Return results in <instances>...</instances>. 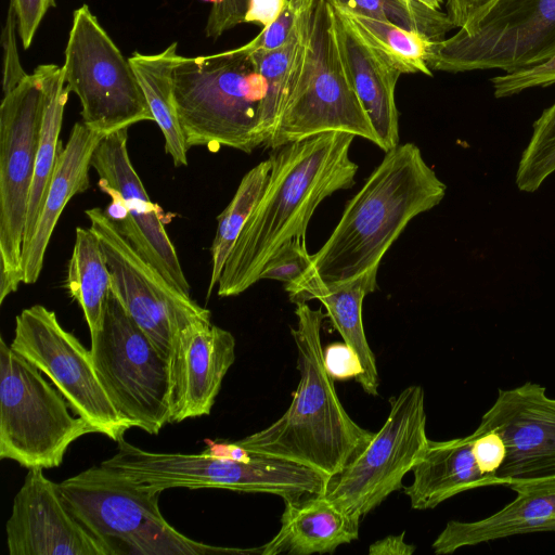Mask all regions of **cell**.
Segmentation results:
<instances>
[{
    "label": "cell",
    "mask_w": 555,
    "mask_h": 555,
    "mask_svg": "<svg viewBox=\"0 0 555 555\" xmlns=\"http://www.w3.org/2000/svg\"><path fill=\"white\" fill-rule=\"evenodd\" d=\"M354 138L328 132L274 150L266 188L224 263L219 297L237 296L259 282L268 260L285 243L306 234L321 202L354 185Z\"/></svg>",
    "instance_id": "6da1fadb"
},
{
    "label": "cell",
    "mask_w": 555,
    "mask_h": 555,
    "mask_svg": "<svg viewBox=\"0 0 555 555\" xmlns=\"http://www.w3.org/2000/svg\"><path fill=\"white\" fill-rule=\"evenodd\" d=\"M447 185L411 142L387 151L345 205L328 238L311 255L304 275L327 284L377 281L380 261L406 225L436 207Z\"/></svg>",
    "instance_id": "7a4b0ae2"
},
{
    "label": "cell",
    "mask_w": 555,
    "mask_h": 555,
    "mask_svg": "<svg viewBox=\"0 0 555 555\" xmlns=\"http://www.w3.org/2000/svg\"><path fill=\"white\" fill-rule=\"evenodd\" d=\"M297 389L286 412L267 428L236 441L247 451L318 470L331 479L374 437L346 412L323 362L321 327L327 317L307 301L296 304Z\"/></svg>",
    "instance_id": "3957f363"
},
{
    "label": "cell",
    "mask_w": 555,
    "mask_h": 555,
    "mask_svg": "<svg viewBox=\"0 0 555 555\" xmlns=\"http://www.w3.org/2000/svg\"><path fill=\"white\" fill-rule=\"evenodd\" d=\"M266 82L251 54L240 48L202 56L179 55L173 94L186 145L251 153L264 144L259 115Z\"/></svg>",
    "instance_id": "277c9868"
},
{
    "label": "cell",
    "mask_w": 555,
    "mask_h": 555,
    "mask_svg": "<svg viewBox=\"0 0 555 555\" xmlns=\"http://www.w3.org/2000/svg\"><path fill=\"white\" fill-rule=\"evenodd\" d=\"M68 509L117 554L209 555L229 548L194 541L167 522L162 491L100 464L57 483Z\"/></svg>",
    "instance_id": "5b68a950"
},
{
    "label": "cell",
    "mask_w": 555,
    "mask_h": 555,
    "mask_svg": "<svg viewBox=\"0 0 555 555\" xmlns=\"http://www.w3.org/2000/svg\"><path fill=\"white\" fill-rule=\"evenodd\" d=\"M328 132H346L379 147L343 63L330 0H314L302 59L284 106L264 146L285 144Z\"/></svg>",
    "instance_id": "8992f818"
},
{
    "label": "cell",
    "mask_w": 555,
    "mask_h": 555,
    "mask_svg": "<svg viewBox=\"0 0 555 555\" xmlns=\"http://www.w3.org/2000/svg\"><path fill=\"white\" fill-rule=\"evenodd\" d=\"M102 465L121 470L145 487L164 491L171 488L227 489L264 492L286 501H299L325 493L331 478L295 462L251 453L243 460L211 455L153 452L125 438L116 453Z\"/></svg>",
    "instance_id": "52a82bcc"
},
{
    "label": "cell",
    "mask_w": 555,
    "mask_h": 555,
    "mask_svg": "<svg viewBox=\"0 0 555 555\" xmlns=\"http://www.w3.org/2000/svg\"><path fill=\"white\" fill-rule=\"evenodd\" d=\"M42 374L1 337L0 457L27 469L60 466L75 440L98 433Z\"/></svg>",
    "instance_id": "ba28073f"
},
{
    "label": "cell",
    "mask_w": 555,
    "mask_h": 555,
    "mask_svg": "<svg viewBox=\"0 0 555 555\" xmlns=\"http://www.w3.org/2000/svg\"><path fill=\"white\" fill-rule=\"evenodd\" d=\"M90 337L95 372L116 410L133 427L157 435L170 423L169 358L113 292Z\"/></svg>",
    "instance_id": "9c48e42d"
},
{
    "label": "cell",
    "mask_w": 555,
    "mask_h": 555,
    "mask_svg": "<svg viewBox=\"0 0 555 555\" xmlns=\"http://www.w3.org/2000/svg\"><path fill=\"white\" fill-rule=\"evenodd\" d=\"M555 54V0H495L455 35L433 42L431 70L461 73L534 66Z\"/></svg>",
    "instance_id": "30bf717a"
},
{
    "label": "cell",
    "mask_w": 555,
    "mask_h": 555,
    "mask_svg": "<svg viewBox=\"0 0 555 555\" xmlns=\"http://www.w3.org/2000/svg\"><path fill=\"white\" fill-rule=\"evenodd\" d=\"M81 103L82 122L104 135L154 121L134 69L87 4L74 11L62 66Z\"/></svg>",
    "instance_id": "8fae6325"
},
{
    "label": "cell",
    "mask_w": 555,
    "mask_h": 555,
    "mask_svg": "<svg viewBox=\"0 0 555 555\" xmlns=\"http://www.w3.org/2000/svg\"><path fill=\"white\" fill-rule=\"evenodd\" d=\"M43 91L36 73L3 93L0 105V304L23 283L22 253Z\"/></svg>",
    "instance_id": "7c38bea8"
},
{
    "label": "cell",
    "mask_w": 555,
    "mask_h": 555,
    "mask_svg": "<svg viewBox=\"0 0 555 555\" xmlns=\"http://www.w3.org/2000/svg\"><path fill=\"white\" fill-rule=\"evenodd\" d=\"M390 411L366 448L331 479L325 496L349 516L361 518L402 487V479L424 454V390L409 386L389 399Z\"/></svg>",
    "instance_id": "4fadbf2b"
},
{
    "label": "cell",
    "mask_w": 555,
    "mask_h": 555,
    "mask_svg": "<svg viewBox=\"0 0 555 555\" xmlns=\"http://www.w3.org/2000/svg\"><path fill=\"white\" fill-rule=\"evenodd\" d=\"M10 347L47 375L69 408L98 434L117 442L133 427L107 396L90 349L61 325L54 311L42 305L23 309L15 317Z\"/></svg>",
    "instance_id": "5bb4252c"
},
{
    "label": "cell",
    "mask_w": 555,
    "mask_h": 555,
    "mask_svg": "<svg viewBox=\"0 0 555 555\" xmlns=\"http://www.w3.org/2000/svg\"><path fill=\"white\" fill-rule=\"evenodd\" d=\"M85 212L103 248L112 292L158 350L169 358L176 333L198 318L210 317V311L172 286L132 246L103 208L93 207Z\"/></svg>",
    "instance_id": "9a60e30c"
},
{
    "label": "cell",
    "mask_w": 555,
    "mask_h": 555,
    "mask_svg": "<svg viewBox=\"0 0 555 555\" xmlns=\"http://www.w3.org/2000/svg\"><path fill=\"white\" fill-rule=\"evenodd\" d=\"M128 128L102 138L91 167L99 176V188L112 202L105 209L132 246L178 291L190 295L175 245L167 234L164 217L137 173L128 152Z\"/></svg>",
    "instance_id": "2e32d148"
},
{
    "label": "cell",
    "mask_w": 555,
    "mask_h": 555,
    "mask_svg": "<svg viewBox=\"0 0 555 555\" xmlns=\"http://www.w3.org/2000/svg\"><path fill=\"white\" fill-rule=\"evenodd\" d=\"M477 428L496 430L506 444L501 486L555 478V399L542 385L500 389Z\"/></svg>",
    "instance_id": "e0dca14e"
},
{
    "label": "cell",
    "mask_w": 555,
    "mask_h": 555,
    "mask_svg": "<svg viewBox=\"0 0 555 555\" xmlns=\"http://www.w3.org/2000/svg\"><path fill=\"white\" fill-rule=\"evenodd\" d=\"M10 555H114L65 504L43 468L28 469L5 526Z\"/></svg>",
    "instance_id": "ac0fdd59"
},
{
    "label": "cell",
    "mask_w": 555,
    "mask_h": 555,
    "mask_svg": "<svg viewBox=\"0 0 555 555\" xmlns=\"http://www.w3.org/2000/svg\"><path fill=\"white\" fill-rule=\"evenodd\" d=\"M234 361V336L210 317L180 328L169 352L170 423L209 415Z\"/></svg>",
    "instance_id": "d6986e66"
},
{
    "label": "cell",
    "mask_w": 555,
    "mask_h": 555,
    "mask_svg": "<svg viewBox=\"0 0 555 555\" xmlns=\"http://www.w3.org/2000/svg\"><path fill=\"white\" fill-rule=\"evenodd\" d=\"M333 8L345 70L378 137L379 149L386 153L400 144L395 90L401 73L362 37L340 10Z\"/></svg>",
    "instance_id": "ffe728a7"
},
{
    "label": "cell",
    "mask_w": 555,
    "mask_h": 555,
    "mask_svg": "<svg viewBox=\"0 0 555 555\" xmlns=\"http://www.w3.org/2000/svg\"><path fill=\"white\" fill-rule=\"evenodd\" d=\"M516 498L494 514L474 521L450 520L433 542L437 555L513 535L555 532V478L513 485Z\"/></svg>",
    "instance_id": "44dd1931"
},
{
    "label": "cell",
    "mask_w": 555,
    "mask_h": 555,
    "mask_svg": "<svg viewBox=\"0 0 555 555\" xmlns=\"http://www.w3.org/2000/svg\"><path fill=\"white\" fill-rule=\"evenodd\" d=\"M103 137L82 121L73 126L59 154L31 237L23 247V283L38 281L50 238L65 206L75 195L89 189L91 159Z\"/></svg>",
    "instance_id": "7402d4cb"
},
{
    "label": "cell",
    "mask_w": 555,
    "mask_h": 555,
    "mask_svg": "<svg viewBox=\"0 0 555 555\" xmlns=\"http://www.w3.org/2000/svg\"><path fill=\"white\" fill-rule=\"evenodd\" d=\"M278 533L256 550L261 555L333 553L359 537L360 519L337 508L325 494L286 501Z\"/></svg>",
    "instance_id": "603a6c76"
},
{
    "label": "cell",
    "mask_w": 555,
    "mask_h": 555,
    "mask_svg": "<svg viewBox=\"0 0 555 555\" xmlns=\"http://www.w3.org/2000/svg\"><path fill=\"white\" fill-rule=\"evenodd\" d=\"M472 446V434L446 441H428L424 454L412 468L413 482L403 489L412 508H434L461 492L501 486L496 477L480 470Z\"/></svg>",
    "instance_id": "cb8c5ba5"
},
{
    "label": "cell",
    "mask_w": 555,
    "mask_h": 555,
    "mask_svg": "<svg viewBox=\"0 0 555 555\" xmlns=\"http://www.w3.org/2000/svg\"><path fill=\"white\" fill-rule=\"evenodd\" d=\"M377 288V281L359 278L341 284H327L317 275H304L296 284L284 286L295 305L311 299L319 300L326 310L334 328L358 354L363 375L358 382L372 396L378 393V373L375 356L366 340L362 304L365 296Z\"/></svg>",
    "instance_id": "d4e9b609"
},
{
    "label": "cell",
    "mask_w": 555,
    "mask_h": 555,
    "mask_svg": "<svg viewBox=\"0 0 555 555\" xmlns=\"http://www.w3.org/2000/svg\"><path fill=\"white\" fill-rule=\"evenodd\" d=\"M34 73L38 75L42 86L43 106L23 247L31 237L59 154L63 149L60 132L69 94L62 67L42 64L37 66Z\"/></svg>",
    "instance_id": "484cf974"
},
{
    "label": "cell",
    "mask_w": 555,
    "mask_h": 555,
    "mask_svg": "<svg viewBox=\"0 0 555 555\" xmlns=\"http://www.w3.org/2000/svg\"><path fill=\"white\" fill-rule=\"evenodd\" d=\"M177 42L154 54L134 52L129 61L146 99L154 121L160 128L165 151L175 166L188 165V150L173 94V69L178 61Z\"/></svg>",
    "instance_id": "4316f807"
},
{
    "label": "cell",
    "mask_w": 555,
    "mask_h": 555,
    "mask_svg": "<svg viewBox=\"0 0 555 555\" xmlns=\"http://www.w3.org/2000/svg\"><path fill=\"white\" fill-rule=\"evenodd\" d=\"M64 287L82 309L90 334L101 325L112 292L107 261L90 228L77 227Z\"/></svg>",
    "instance_id": "83f0119b"
},
{
    "label": "cell",
    "mask_w": 555,
    "mask_h": 555,
    "mask_svg": "<svg viewBox=\"0 0 555 555\" xmlns=\"http://www.w3.org/2000/svg\"><path fill=\"white\" fill-rule=\"evenodd\" d=\"M310 11L311 8L300 13L296 30L286 44L274 51L251 54L266 82L259 115V132L264 144L272 134L305 53Z\"/></svg>",
    "instance_id": "f1b7e54d"
},
{
    "label": "cell",
    "mask_w": 555,
    "mask_h": 555,
    "mask_svg": "<svg viewBox=\"0 0 555 555\" xmlns=\"http://www.w3.org/2000/svg\"><path fill=\"white\" fill-rule=\"evenodd\" d=\"M271 171V160L260 162L242 178L231 202L217 217V230L211 245V274L207 297L218 285L224 263L247 219L258 203Z\"/></svg>",
    "instance_id": "f546056e"
},
{
    "label": "cell",
    "mask_w": 555,
    "mask_h": 555,
    "mask_svg": "<svg viewBox=\"0 0 555 555\" xmlns=\"http://www.w3.org/2000/svg\"><path fill=\"white\" fill-rule=\"evenodd\" d=\"M331 2V1H330ZM333 4V3H332ZM340 10L354 25L362 37L378 50L401 74L421 73L431 76L427 57L433 42L429 39L404 30L387 21L375 20Z\"/></svg>",
    "instance_id": "4dcf8cb0"
},
{
    "label": "cell",
    "mask_w": 555,
    "mask_h": 555,
    "mask_svg": "<svg viewBox=\"0 0 555 555\" xmlns=\"http://www.w3.org/2000/svg\"><path fill=\"white\" fill-rule=\"evenodd\" d=\"M532 128L515 177L518 190L527 193L535 192L555 172V103L543 111Z\"/></svg>",
    "instance_id": "1f68e13d"
},
{
    "label": "cell",
    "mask_w": 555,
    "mask_h": 555,
    "mask_svg": "<svg viewBox=\"0 0 555 555\" xmlns=\"http://www.w3.org/2000/svg\"><path fill=\"white\" fill-rule=\"evenodd\" d=\"M387 22L430 41H441L455 26L447 13L420 0H382Z\"/></svg>",
    "instance_id": "d6a6232c"
},
{
    "label": "cell",
    "mask_w": 555,
    "mask_h": 555,
    "mask_svg": "<svg viewBox=\"0 0 555 555\" xmlns=\"http://www.w3.org/2000/svg\"><path fill=\"white\" fill-rule=\"evenodd\" d=\"M306 234L294 237L285 243L266 263L260 280H274L284 286L296 284L306 273L310 264Z\"/></svg>",
    "instance_id": "836d02e7"
},
{
    "label": "cell",
    "mask_w": 555,
    "mask_h": 555,
    "mask_svg": "<svg viewBox=\"0 0 555 555\" xmlns=\"http://www.w3.org/2000/svg\"><path fill=\"white\" fill-rule=\"evenodd\" d=\"M491 82L496 99L512 96L534 87L551 86L555 83V54L534 66L495 76Z\"/></svg>",
    "instance_id": "e575fe53"
},
{
    "label": "cell",
    "mask_w": 555,
    "mask_h": 555,
    "mask_svg": "<svg viewBox=\"0 0 555 555\" xmlns=\"http://www.w3.org/2000/svg\"><path fill=\"white\" fill-rule=\"evenodd\" d=\"M300 13L288 2L280 16L249 42L238 47L242 51L253 54L256 52L274 51L286 44L293 37Z\"/></svg>",
    "instance_id": "d590c367"
},
{
    "label": "cell",
    "mask_w": 555,
    "mask_h": 555,
    "mask_svg": "<svg viewBox=\"0 0 555 555\" xmlns=\"http://www.w3.org/2000/svg\"><path fill=\"white\" fill-rule=\"evenodd\" d=\"M472 436L473 453L478 467L483 474L496 477V473L506 457V444L502 436L493 429L481 430L478 428L472 433Z\"/></svg>",
    "instance_id": "8d00e7d4"
},
{
    "label": "cell",
    "mask_w": 555,
    "mask_h": 555,
    "mask_svg": "<svg viewBox=\"0 0 555 555\" xmlns=\"http://www.w3.org/2000/svg\"><path fill=\"white\" fill-rule=\"evenodd\" d=\"M323 362L333 379L354 377L359 382L363 375V366L357 352L345 341L323 348Z\"/></svg>",
    "instance_id": "74e56055"
},
{
    "label": "cell",
    "mask_w": 555,
    "mask_h": 555,
    "mask_svg": "<svg viewBox=\"0 0 555 555\" xmlns=\"http://www.w3.org/2000/svg\"><path fill=\"white\" fill-rule=\"evenodd\" d=\"M17 21L13 4L10 2L7 24L2 34L4 48L3 59V93L15 87L26 74L20 63L16 47Z\"/></svg>",
    "instance_id": "f35d334b"
},
{
    "label": "cell",
    "mask_w": 555,
    "mask_h": 555,
    "mask_svg": "<svg viewBox=\"0 0 555 555\" xmlns=\"http://www.w3.org/2000/svg\"><path fill=\"white\" fill-rule=\"evenodd\" d=\"M17 31L24 49H28L47 11L54 7V0H11Z\"/></svg>",
    "instance_id": "ab89813d"
},
{
    "label": "cell",
    "mask_w": 555,
    "mask_h": 555,
    "mask_svg": "<svg viewBox=\"0 0 555 555\" xmlns=\"http://www.w3.org/2000/svg\"><path fill=\"white\" fill-rule=\"evenodd\" d=\"M249 0H223L211 7L205 33L208 38L217 39L227 30L244 23Z\"/></svg>",
    "instance_id": "60d3db41"
},
{
    "label": "cell",
    "mask_w": 555,
    "mask_h": 555,
    "mask_svg": "<svg viewBox=\"0 0 555 555\" xmlns=\"http://www.w3.org/2000/svg\"><path fill=\"white\" fill-rule=\"evenodd\" d=\"M495 0H447V14L455 28H464Z\"/></svg>",
    "instance_id": "b9f144b4"
},
{
    "label": "cell",
    "mask_w": 555,
    "mask_h": 555,
    "mask_svg": "<svg viewBox=\"0 0 555 555\" xmlns=\"http://www.w3.org/2000/svg\"><path fill=\"white\" fill-rule=\"evenodd\" d=\"M287 3L288 0H249L244 23H257L267 27L280 16Z\"/></svg>",
    "instance_id": "7bdbcfd3"
},
{
    "label": "cell",
    "mask_w": 555,
    "mask_h": 555,
    "mask_svg": "<svg viewBox=\"0 0 555 555\" xmlns=\"http://www.w3.org/2000/svg\"><path fill=\"white\" fill-rule=\"evenodd\" d=\"M404 532L377 540L369 547L370 555H411L415 546L404 541Z\"/></svg>",
    "instance_id": "ee69618b"
},
{
    "label": "cell",
    "mask_w": 555,
    "mask_h": 555,
    "mask_svg": "<svg viewBox=\"0 0 555 555\" xmlns=\"http://www.w3.org/2000/svg\"><path fill=\"white\" fill-rule=\"evenodd\" d=\"M331 3L343 8L351 13L366 17L387 21L382 0H330Z\"/></svg>",
    "instance_id": "f6af8a7d"
},
{
    "label": "cell",
    "mask_w": 555,
    "mask_h": 555,
    "mask_svg": "<svg viewBox=\"0 0 555 555\" xmlns=\"http://www.w3.org/2000/svg\"><path fill=\"white\" fill-rule=\"evenodd\" d=\"M293 8L299 13L302 12V0H288Z\"/></svg>",
    "instance_id": "bcb514c9"
},
{
    "label": "cell",
    "mask_w": 555,
    "mask_h": 555,
    "mask_svg": "<svg viewBox=\"0 0 555 555\" xmlns=\"http://www.w3.org/2000/svg\"><path fill=\"white\" fill-rule=\"evenodd\" d=\"M314 0H302V11L310 9Z\"/></svg>",
    "instance_id": "7dc6e473"
},
{
    "label": "cell",
    "mask_w": 555,
    "mask_h": 555,
    "mask_svg": "<svg viewBox=\"0 0 555 555\" xmlns=\"http://www.w3.org/2000/svg\"><path fill=\"white\" fill-rule=\"evenodd\" d=\"M201 1L210 2L214 7V5L220 4L223 0H201Z\"/></svg>",
    "instance_id": "c3c4849f"
}]
</instances>
